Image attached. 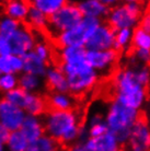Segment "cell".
I'll return each mask as SVG.
<instances>
[{
  "label": "cell",
  "mask_w": 150,
  "mask_h": 151,
  "mask_svg": "<svg viewBox=\"0 0 150 151\" xmlns=\"http://www.w3.org/2000/svg\"><path fill=\"white\" fill-rule=\"evenodd\" d=\"M45 134L57 140L60 145L74 146L80 141L82 129V117L77 110H48L43 116Z\"/></svg>",
  "instance_id": "obj_1"
},
{
  "label": "cell",
  "mask_w": 150,
  "mask_h": 151,
  "mask_svg": "<svg viewBox=\"0 0 150 151\" xmlns=\"http://www.w3.org/2000/svg\"><path fill=\"white\" fill-rule=\"evenodd\" d=\"M115 100L127 107L140 111L147 101V88L138 77L137 67L118 69L113 77Z\"/></svg>",
  "instance_id": "obj_2"
},
{
  "label": "cell",
  "mask_w": 150,
  "mask_h": 151,
  "mask_svg": "<svg viewBox=\"0 0 150 151\" xmlns=\"http://www.w3.org/2000/svg\"><path fill=\"white\" fill-rule=\"evenodd\" d=\"M104 118L109 132L116 136L120 145H126L133 127L140 121V111L127 107L114 99L107 106Z\"/></svg>",
  "instance_id": "obj_3"
},
{
  "label": "cell",
  "mask_w": 150,
  "mask_h": 151,
  "mask_svg": "<svg viewBox=\"0 0 150 151\" xmlns=\"http://www.w3.org/2000/svg\"><path fill=\"white\" fill-rule=\"evenodd\" d=\"M67 77L69 93L74 96L86 94L98 84L100 75L88 61H81L71 65H58Z\"/></svg>",
  "instance_id": "obj_4"
},
{
  "label": "cell",
  "mask_w": 150,
  "mask_h": 151,
  "mask_svg": "<svg viewBox=\"0 0 150 151\" xmlns=\"http://www.w3.org/2000/svg\"><path fill=\"white\" fill-rule=\"evenodd\" d=\"M145 7L137 0H129L120 2L111 8L106 23L115 31L120 30H135L139 27V22L145 12Z\"/></svg>",
  "instance_id": "obj_5"
},
{
  "label": "cell",
  "mask_w": 150,
  "mask_h": 151,
  "mask_svg": "<svg viewBox=\"0 0 150 151\" xmlns=\"http://www.w3.org/2000/svg\"><path fill=\"white\" fill-rule=\"evenodd\" d=\"M103 21L93 18L83 17L81 22L74 29L66 31L53 40L56 48L63 47H86L89 38L95 30L101 25Z\"/></svg>",
  "instance_id": "obj_6"
},
{
  "label": "cell",
  "mask_w": 150,
  "mask_h": 151,
  "mask_svg": "<svg viewBox=\"0 0 150 151\" xmlns=\"http://www.w3.org/2000/svg\"><path fill=\"white\" fill-rule=\"evenodd\" d=\"M83 19L77 2L67 1L64 7L49 17L46 33L54 40L59 34L74 29Z\"/></svg>",
  "instance_id": "obj_7"
},
{
  "label": "cell",
  "mask_w": 150,
  "mask_h": 151,
  "mask_svg": "<svg viewBox=\"0 0 150 151\" xmlns=\"http://www.w3.org/2000/svg\"><path fill=\"white\" fill-rule=\"evenodd\" d=\"M4 98L7 99L12 104L22 109L26 115L43 117L49 110L45 96H43L40 93L26 92L20 87L4 94Z\"/></svg>",
  "instance_id": "obj_8"
},
{
  "label": "cell",
  "mask_w": 150,
  "mask_h": 151,
  "mask_svg": "<svg viewBox=\"0 0 150 151\" xmlns=\"http://www.w3.org/2000/svg\"><path fill=\"white\" fill-rule=\"evenodd\" d=\"M38 37L36 35V32L30 29L25 23H22V25L9 37L12 54L23 57L33 50L38 43Z\"/></svg>",
  "instance_id": "obj_9"
},
{
  "label": "cell",
  "mask_w": 150,
  "mask_h": 151,
  "mask_svg": "<svg viewBox=\"0 0 150 151\" xmlns=\"http://www.w3.org/2000/svg\"><path fill=\"white\" fill-rule=\"evenodd\" d=\"M120 57L116 49L87 50V61L100 76L109 75L114 70Z\"/></svg>",
  "instance_id": "obj_10"
},
{
  "label": "cell",
  "mask_w": 150,
  "mask_h": 151,
  "mask_svg": "<svg viewBox=\"0 0 150 151\" xmlns=\"http://www.w3.org/2000/svg\"><path fill=\"white\" fill-rule=\"evenodd\" d=\"M26 113L22 109L9 102L6 98H0V123L10 132L20 130Z\"/></svg>",
  "instance_id": "obj_11"
},
{
  "label": "cell",
  "mask_w": 150,
  "mask_h": 151,
  "mask_svg": "<svg viewBox=\"0 0 150 151\" xmlns=\"http://www.w3.org/2000/svg\"><path fill=\"white\" fill-rule=\"evenodd\" d=\"M115 33L116 31L112 29L107 23L103 22L95 30L92 36L87 43V50H110L114 49L115 45Z\"/></svg>",
  "instance_id": "obj_12"
},
{
  "label": "cell",
  "mask_w": 150,
  "mask_h": 151,
  "mask_svg": "<svg viewBox=\"0 0 150 151\" xmlns=\"http://www.w3.org/2000/svg\"><path fill=\"white\" fill-rule=\"evenodd\" d=\"M127 151H150V127L147 122L140 119L131 129L126 144Z\"/></svg>",
  "instance_id": "obj_13"
},
{
  "label": "cell",
  "mask_w": 150,
  "mask_h": 151,
  "mask_svg": "<svg viewBox=\"0 0 150 151\" xmlns=\"http://www.w3.org/2000/svg\"><path fill=\"white\" fill-rule=\"evenodd\" d=\"M44 79L50 92H58V93L69 92L67 77L57 64H53L49 66Z\"/></svg>",
  "instance_id": "obj_14"
},
{
  "label": "cell",
  "mask_w": 150,
  "mask_h": 151,
  "mask_svg": "<svg viewBox=\"0 0 150 151\" xmlns=\"http://www.w3.org/2000/svg\"><path fill=\"white\" fill-rule=\"evenodd\" d=\"M20 130L29 140L30 144H36L42 137L46 135L43 117L26 115Z\"/></svg>",
  "instance_id": "obj_15"
},
{
  "label": "cell",
  "mask_w": 150,
  "mask_h": 151,
  "mask_svg": "<svg viewBox=\"0 0 150 151\" xmlns=\"http://www.w3.org/2000/svg\"><path fill=\"white\" fill-rule=\"evenodd\" d=\"M86 146L93 151H122L123 148L116 136L109 132L105 135L97 138H88L84 141Z\"/></svg>",
  "instance_id": "obj_16"
},
{
  "label": "cell",
  "mask_w": 150,
  "mask_h": 151,
  "mask_svg": "<svg viewBox=\"0 0 150 151\" xmlns=\"http://www.w3.org/2000/svg\"><path fill=\"white\" fill-rule=\"evenodd\" d=\"M80 11L86 18L102 20L106 19L111 8L103 2V0H82L77 2Z\"/></svg>",
  "instance_id": "obj_17"
},
{
  "label": "cell",
  "mask_w": 150,
  "mask_h": 151,
  "mask_svg": "<svg viewBox=\"0 0 150 151\" xmlns=\"http://www.w3.org/2000/svg\"><path fill=\"white\" fill-rule=\"evenodd\" d=\"M57 65H71L87 60L86 47H63L56 48Z\"/></svg>",
  "instance_id": "obj_18"
},
{
  "label": "cell",
  "mask_w": 150,
  "mask_h": 151,
  "mask_svg": "<svg viewBox=\"0 0 150 151\" xmlns=\"http://www.w3.org/2000/svg\"><path fill=\"white\" fill-rule=\"evenodd\" d=\"M31 8V1L23 0H10L4 4V14L19 22H25L29 10Z\"/></svg>",
  "instance_id": "obj_19"
},
{
  "label": "cell",
  "mask_w": 150,
  "mask_h": 151,
  "mask_svg": "<svg viewBox=\"0 0 150 151\" xmlns=\"http://www.w3.org/2000/svg\"><path fill=\"white\" fill-rule=\"evenodd\" d=\"M22 58H23V63H24L23 72L38 76V77H42V78L45 77L47 69H48V67L50 65L47 64L43 59H41L36 54L34 53L33 50L30 52V53H27L26 55H24Z\"/></svg>",
  "instance_id": "obj_20"
},
{
  "label": "cell",
  "mask_w": 150,
  "mask_h": 151,
  "mask_svg": "<svg viewBox=\"0 0 150 151\" xmlns=\"http://www.w3.org/2000/svg\"><path fill=\"white\" fill-rule=\"evenodd\" d=\"M47 104L49 110L55 111H70L75 110L76 106L75 96L68 93H58V92H50L47 96Z\"/></svg>",
  "instance_id": "obj_21"
},
{
  "label": "cell",
  "mask_w": 150,
  "mask_h": 151,
  "mask_svg": "<svg viewBox=\"0 0 150 151\" xmlns=\"http://www.w3.org/2000/svg\"><path fill=\"white\" fill-rule=\"evenodd\" d=\"M24 63L23 58L17 55L0 57V72L1 75H18L20 76L23 72Z\"/></svg>",
  "instance_id": "obj_22"
},
{
  "label": "cell",
  "mask_w": 150,
  "mask_h": 151,
  "mask_svg": "<svg viewBox=\"0 0 150 151\" xmlns=\"http://www.w3.org/2000/svg\"><path fill=\"white\" fill-rule=\"evenodd\" d=\"M48 20L49 18L47 15H45L43 12L31 4V8L24 23L35 32H46V29L48 25Z\"/></svg>",
  "instance_id": "obj_23"
},
{
  "label": "cell",
  "mask_w": 150,
  "mask_h": 151,
  "mask_svg": "<svg viewBox=\"0 0 150 151\" xmlns=\"http://www.w3.org/2000/svg\"><path fill=\"white\" fill-rule=\"evenodd\" d=\"M87 132H88V137L89 138H97L105 135L109 132L107 125L105 123V118L103 115L99 113L92 114L87 122Z\"/></svg>",
  "instance_id": "obj_24"
},
{
  "label": "cell",
  "mask_w": 150,
  "mask_h": 151,
  "mask_svg": "<svg viewBox=\"0 0 150 151\" xmlns=\"http://www.w3.org/2000/svg\"><path fill=\"white\" fill-rule=\"evenodd\" d=\"M19 87L30 93H38L44 87L42 77L22 72L19 76Z\"/></svg>",
  "instance_id": "obj_25"
},
{
  "label": "cell",
  "mask_w": 150,
  "mask_h": 151,
  "mask_svg": "<svg viewBox=\"0 0 150 151\" xmlns=\"http://www.w3.org/2000/svg\"><path fill=\"white\" fill-rule=\"evenodd\" d=\"M66 2V0H33L31 4L49 18L64 7Z\"/></svg>",
  "instance_id": "obj_26"
},
{
  "label": "cell",
  "mask_w": 150,
  "mask_h": 151,
  "mask_svg": "<svg viewBox=\"0 0 150 151\" xmlns=\"http://www.w3.org/2000/svg\"><path fill=\"white\" fill-rule=\"evenodd\" d=\"M29 146H30V142L21 130H15V132H10V135L6 141L7 151H25Z\"/></svg>",
  "instance_id": "obj_27"
},
{
  "label": "cell",
  "mask_w": 150,
  "mask_h": 151,
  "mask_svg": "<svg viewBox=\"0 0 150 151\" xmlns=\"http://www.w3.org/2000/svg\"><path fill=\"white\" fill-rule=\"evenodd\" d=\"M133 32L134 30H128V29L116 31L114 49H116L120 53V52H124L129 48L133 43Z\"/></svg>",
  "instance_id": "obj_28"
},
{
  "label": "cell",
  "mask_w": 150,
  "mask_h": 151,
  "mask_svg": "<svg viewBox=\"0 0 150 151\" xmlns=\"http://www.w3.org/2000/svg\"><path fill=\"white\" fill-rule=\"evenodd\" d=\"M134 49H148L150 50V33L143 30L141 27H136L133 32V43Z\"/></svg>",
  "instance_id": "obj_29"
},
{
  "label": "cell",
  "mask_w": 150,
  "mask_h": 151,
  "mask_svg": "<svg viewBox=\"0 0 150 151\" xmlns=\"http://www.w3.org/2000/svg\"><path fill=\"white\" fill-rule=\"evenodd\" d=\"M22 25V23L11 19L6 14H0V35L4 37H10L15 31Z\"/></svg>",
  "instance_id": "obj_30"
},
{
  "label": "cell",
  "mask_w": 150,
  "mask_h": 151,
  "mask_svg": "<svg viewBox=\"0 0 150 151\" xmlns=\"http://www.w3.org/2000/svg\"><path fill=\"white\" fill-rule=\"evenodd\" d=\"M33 52L41 59H43L47 64L50 65V63L53 60V57H54V52H53V48L50 47V45L45 40H38V43H36V45L34 47Z\"/></svg>",
  "instance_id": "obj_31"
},
{
  "label": "cell",
  "mask_w": 150,
  "mask_h": 151,
  "mask_svg": "<svg viewBox=\"0 0 150 151\" xmlns=\"http://www.w3.org/2000/svg\"><path fill=\"white\" fill-rule=\"evenodd\" d=\"M19 87V76L18 75H1L0 76V92L7 94L10 91Z\"/></svg>",
  "instance_id": "obj_32"
},
{
  "label": "cell",
  "mask_w": 150,
  "mask_h": 151,
  "mask_svg": "<svg viewBox=\"0 0 150 151\" xmlns=\"http://www.w3.org/2000/svg\"><path fill=\"white\" fill-rule=\"evenodd\" d=\"M36 145H38V151H60V146H61L57 140L47 135H44L42 137L36 142Z\"/></svg>",
  "instance_id": "obj_33"
},
{
  "label": "cell",
  "mask_w": 150,
  "mask_h": 151,
  "mask_svg": "<svg viewBox=\"0 0 150 151\" xmlns=\"http://www.w3.org/2000/svg\"><path fill=\"white\" fill-rule=\"evenodd\" d=\"M131 61L134 66H149L150 50L148 49H134Z\"/></svg>",
  "instance_id": "obj_34"
},
{
  "label": "cell",
  "mask_w": 150,
  "mask_h": 151,
  "mask_svg": "<svg viewBox=\"0 0 150 151\" xmlns=\"http://www.w3.org/2000/svg\"><path fill=\"white\" fill-rule=\"evenodd\" d=\"M11 54H12V48L9 38L0 35V57L9 56Z\"/></svg>",
  "instance_id": "obj_35"
},
{
  "label": "cell",
  "mask_w": 150,
  "mask_h": 151,
  "mask_svg": "<svg viewBox=\"0 0 150 151\" xmlns=\"http://www.w3.org/2000/svg\"><path fill=\"white\" fill-rule=\"evenodd\" d=\"M139 27L150 33V8L146 9L139 22Z\"/></svg>",
  "instance_id": "obj_36"
},
{
  "label": "cell",
  "mask_w": 150,
  "mask_h": 151,
  "mask_svg": "<svg viewBox=\"0 0 150 151\" xmlns=\"http://www.w3.org/2000/svg\"><path fill=\"white\" fill-rule=\"evenodd\" d=\"M68 151H93V150L89 149L86 146L84 142H77L76 145H74V146H71V147L69 148Z\"/></svg>",
  "instance_id": "obj_37"
},
{
  "label": "cell",
  "mask_w": 150,
  "mask_h": 151,
  "mask_svg": "<svg viewBox=\"0 0 150 151\" xmlns=\"http://www.w3.org/2000/svg\"><path fill=\"white\" fill-rule=\"evenodd\" d=\"M9 135H10V132L0 123V141H2V142L6 144V141H7Z\"/></svg>",
  "instance_id": "obj_38"
},
{
  "label": "cell",
  "mask_w": 150,
  "mask_h": 151,
  "mask_svg": "<svg viewBox=\"0 0 150 151\" xmlns=\"http://www.w3.org/2000/svg\"><path fill=\"white\" fill-rule=\"evenodd\" d=\"M25 151H38V145L36 144H30V146L26 148Z\"/></svg>",
  "instance_id": "obj_39"
},
{
  "label": "cell",
  "mask_w": 150,
  "mask_h": 151,
  "mask_svg": "<svg viewBox=\"0 0 150 151\" xmlns=\"http://www.w3.org/2000/svg\"><path fill=\"white\" fill-rule=\"evenodd\" d=\"M0 151H7V148H6V144L0 141Z\"/></svg>",
  "instance_id": "obj_40"
},
{
  "label": "cell",
  "mask_w": 150,
  "mask_h": 151,
  "mask_svg": "<svg viewBox=\"0 0 150 151\" xmlns=\"http://www.w3.org/2000/svg\"><path fill=\"white\" fill-rule=\"evenodd\" d=\"M0 76H1V72H0Z\"/></svg>",
  "instance_id": "obj_41"
}]
</instances>
